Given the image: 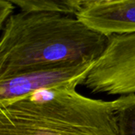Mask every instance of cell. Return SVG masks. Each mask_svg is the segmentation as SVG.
<instances>
[{"mask_svg": "<svg viewBox=\"0 0 135 135\" xmlns=\"http://www.w3.org/2000/svg\"><path fill=\"white\" fill-rule=\"evenodd\" d=\"M0 135H118L114 103L74 88L40 90L0 107Z\"/></svg>", "mask_w": 135, "mask_h": 135, "instance_id": "7a4b0ae2", "label": "cell"}, {"mask_svg": "<svg viewBox=\"0 0 135 135\" xmlns=\"http://www.w3.org/2000/svg\"><path fill=\"white\" fill-rule=\"evenodd\" d=\"M77 17L106 37L135 33V0H85Z\"/></svg>", "mask_w": 135, "mask_h": 135, "instance_id": "5b68a950", "label": "cell"}, {"mask_svg": "<svg viewBox=\"0 0 135 135\" xmlns=\"http://www.w3.org/2000/svg\"><path fill=\"white\" fill-rule=\"evenodd\" d=\"M94 62L49 66L0 78V107L6 106L40 90L76 89L84 84Z\"/></svg>", "mask_w": 135, "mask_h": 135, "instance_id": "277c9868", "label": "cell"}, {"mask_svg": "<svg viewBox=\"0 0 135 135\" xmlns=\"http://www.w3.org/2000/svg\"><path fill=\"white\" fill-rule=\"evenodd\" d=\"M0 40V78L39 69L94 62L108 37L77 17L47 13H13L4 24Z\"/></svg>", "mask_w": 135, "mask_h": 135, "instance_id": "6da1fadb", "label": "cell"}, {"mask_svg": "<svg viewBox=\"0 0 135 135\" xmlns=\"http://www.w3.org/2000/svg\"><path fill=\"white\" fill-rule=\"evenodd\" d=\"M118 135H135V94L113 100Z\"/></svg>", "mask_w": 135, "mask_h": 135, "instance_id": "52a82bcc", "label": "cell"}, {"mask_svg": "<svg viewBox=\"0 0 135 135\" xmlns=\"http://www.w3.org/2000/svg\"><path fill=\"white\" fill-rule=\"evenodd\" d=\"M25 13H60L77 17L85 0H11Z\"/></svg>", "mask_w": 135, "mask_h": 135, "instance_id": "8992f818", "label": "cell"}, {"mask_svg": "<svg viewBox=\"0 0 135 135\" xmlns=\"http://www.w3.org/2000/svg\"><path fill=\"white\" fill-rule=\"evenodd\" d=\"M83 85L96 94H135V33L108 37Z\"/></svg>", "mask_w": 135, "mask_h": 135, "instance_id": "3957f363", "label": "cell"}, {"mask_svg": "<svg viewBox=\"0 0 135 135\" xmlns=\"http://www.w3.org/2000/svg\"><path fill=\"white\" fill-rule=\"evenodd\" d=\"M15 6L11 0H0V27L1 28L6 21L13 14Z\"/></svg>", "mask_w": 135, "mask_h": 135, "instance_id": "ba28073f", "label": "cell"}]
</instances>
